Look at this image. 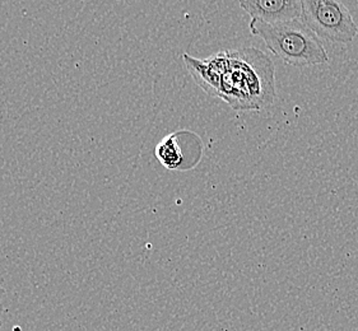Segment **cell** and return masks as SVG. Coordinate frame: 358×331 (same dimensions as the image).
Here are the masks:
<instances>
[{
	"label": "cell",
	"instance_id": "7",
	"mask_svg": "<svg viewBox=\"0 0 358 331\" xmlns=\"http://www.w3.org/2000/svg\"><path fill=\"white\" fill-rule=\"evenodd\" d=\"M0 316H1V304H0ZM0 326H1V317H0Z\"/></svg>",
	"mask_w": 358,
	"mask_h": 331
},
{
	"label": "cell",
	"instance_id": "1",
	"mask_svg": "<svg viewBox=\"0 0 358 331\" xmlns=\"http://www.w3.org/2000/svg\"><path fill=\"white\" fill-rule=\"evenodd\" d=\"M208 63L218 73V98L235 111H260L275 98V66L255 47L217 52Z\"/></svg>",
	"mask_w": 358,
	"mask_h": 331
},
{
	"label": "cell",
	"instance_id": "3",
	"mask_svg": "<svg viewBox=\"0 0 358 331\" xmlns=\"http://www.w3.org/2000/svg\"><path fill=\"white\" fill-rule=\"evenodd\" d=\"M301 22L320 40L351 43L357 36V24L351 10L337 0H301Z\"/></svg>",
	"mask_w": 358,
	"mask_h": 331
},
{
	"label": "cell",
	"instance_id": "5",
	"mask_svg": "<svg viewBox=\"0 0 358 331\" xmlns=\"http://www.w3.org/2000/svg\"><path fill=\"white\" fill-rule=\"evenodd\" d=\"M182 59L187 72L190 73L195 83L201 87L206 94L212 97H217L220 77L218 73L212 68V65L208 63L207 59H196L187 54H184Z\"/></svg>",
	"mask_w": 358,
	"mask_h": 331
},
{
	"label": "cell",
	"instance_id": "6",
	"mask_svg": "<svg viewBox=\"0 0 358 331\" xmlns=\"http://www.w3.org/2000/svg\"><path fill=\"white\" fill-rule=\"evenodd\" d=\"M181 131L164 138L156 147V157L169 170H185V154L181 149Z\"/></svg>",
	"mask_w": 358,
	"mask_h": 331
},
{
	"label": "cell",
	"instance_id": "4",
	"mask_svg": "<svg viewBox=\"0 0 358 331\" xmlns=\"http://www.w3.org/2000/svg\"><path fill=\"white\" fill-rule=\"evenodd\" d=\"M240 7L251 20L282 23L301 18V0H240Z\"/></svg>",
	"mask_w": 358,
	"mask_h": 331
},
{
	"label": "cell",
	"instance_id": "2",
	"mask_svg": "<svg viewBox=\"0 0 358 331\" xmlns=\"http://www.w3.org/2000/svg\"><path fill=\"white\" fill-rule=\"evenodd\" d=\"M249 27L251 35L260 37L268 50L285 64L303 68L329 61L322 40L299 20L282 23L251 20Z\"/></svg>",
	"mask_w": 358,
	"mask_h": 331
}]
</instances>
